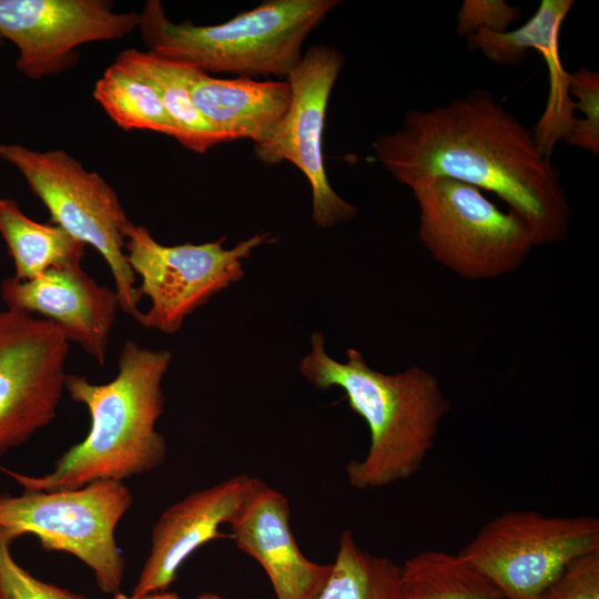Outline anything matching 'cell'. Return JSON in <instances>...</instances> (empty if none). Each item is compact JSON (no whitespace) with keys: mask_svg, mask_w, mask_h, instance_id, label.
I'll return each instance as SVG.
<instances>
[{"mask_svg":"<svg viewBox=\"0 0 599 599\" xmlns=\"http://www.w3.org/2000/svg\"><path fill=\"white\" fill-rule=\"evenodd\" d=\"M599 550L595 516L506 511L484 525L458 552L502 599H539L573 559Z\"/></svg>","mask_w":599,"mask_h":599,"instance_id":"cell-8","label":"cell"},{"mask_svg":"<svg viewBox=\"0 0 599 599\" xmlns=\"http://www.w3.org/2000/svg\"><path fill=\"white\" fill-rule=\"evenodd\" d=\"M0 158L18 169L55 225L100 253L112 273L120 309L140 323L142 296L125 255L132 222L113 187L63 150L0 144Z\"/></svg>","mask_w":599,"mask_h":599,"instance_id":"cell-5","label":"cell"},{"mask_svg":"<svg viewBox=\"0 0 599 599\" xmlns=\"http://www.w3.org/2000/svg\"><path fill=\"white\" fill-rule=\"evenodd\" d=\"M69 347L52 322L0 311V457L55 417Z\"/></svg>","mask_w":599,"mask_h":599,"instance_id":"cell-10","label":"cell"},{"mask_svg":"<svg viewBox=\"0 0 599 599\" xmlns=\"http://www.w3.org/2000/svg\"><path fill=\"white\" fill-rule=\"evenodd\" d=\"M419 207L418 236L444 267L469 281L518 270L536 246L527 224L501 211L484 191L453 179L412 189Z\"/></svg>","mask_w":599,"mask_h":599,"instance_id":"cell-6","label":"cell"},{"mask_svg":"<svg viewBox=\"0 0 599 599\" xmlns=\"http://www.w3.org/2000/svg\"><path fill=\"white\" fill-rule=\"evenodd\" d=\"M93 98L121 129L166 134L176 140L177 129L156 89L132 70L113 62L95 82Z\"/></svg>","mask_w":599,"mask_h":599,"instance_id":"cell-21","label":"cell"},{"mask_svg":"<svg viewBox=\"0 0 599 599\" xmlns=\"http://www.w3.org/2000/svg\"><path fill=\"white\" fill-rule=\"evenodd\" d=\"M569 93L577 101L575 109L581 118L575 119L566 141L575 146L599 153V74L586 67L569 74Z\"/></svg>","mask_w":599,"mask_h":599,"instance_id":"cell-24","label":"cell"},{"mask_svg":"<svg viewBox=\"0 0 599 599\" xmlns=\"http://www.w3.org/2000/svg\"><path fill=\"white\" fill-rule=\"evenodd\" d=\"M1 298L7 308L35 313L52 322L69 342L79 344L104 366L119 297L81 265L49 268L27 281L8 277L1 283Z\"/></svg>","mask_w":599,"mask_h":599,"instance_id":"cell-14","label":"cell"},{"mask_svg":"<svg viewBox=\"0 0 599 599\" xmlns=\"http://www.w3.org/2000/svg\"><path fill=\"white\" fill-rule=\"evenodd\" d=\"M139 24L140 12H116L109 0H0V37L17 47L16 68L33 80L74 67L80 45L122 39Z\"/></svg>","mask_w":599,"mask_h":599,"instance_id":"cell-12","label":"cell"},{"mask_svg":"<svg viewBox=\"0 0 599 599\" xmlns=\"http://www.w3.org/2000/svg\"><path fill=\"white\" fill-rule=\"evenodd\" d=\"M225 236L203 244L163 245L142 226L131 224L126 232L125 255L135 276L138 291L151 301L141 325L165 334L176 333L184 319L216 293L238 282L242 260L260 245L271 242L257 234L225 250Z\"/></svg>","mask_w":599,"mask_h":599,"instance_id":"cell-9","label":"cell"},{"mask_svg":"<svg viewBox=\"0 0 599 599\" xmlns=\"http://www.w3.org/2000/svg\"><path fill=\"white\" fill-rule=\"evenodd\" d=\"M196 599H229L215 593H202Z\"/></svg>","mask_w":599,"mask_h":599,"instance_id":"cell-28","label":"cell"},{"mask_svg":"<svg viewBox=\"0 0 599 599\" xmlns=\"http://www.w3.org/2000/svg\"><path fill=\"white\" fill-rule=\"evenodd\" d=\"M539 599H599V550L570 561Z\"/></svg>","mask_w":599,"mask_h":599,"instance_id":"cell-25","label":"cell"},{"mask_svg":"<svg viewBox=\"0 0 599 599\" xmlns=\"http://www.w3.org/2000/svg\"><path fill=\"white\" fill-rule=\"evenodd\" d=\"M132 501L131 490L118 480L58 491L0 495V528L18 538L34 535L45 550L74 556L91 569L99 589L114 596L124 578V557L115 529Z\"/></svg>","mask_w":599,"mask_h":599,"instance_id":"cell-7","label":"cell"},{"mask_svg":"<svg viewBox=\"0 0 599 599\" xmlns=\"http://www.w3.org/2000/svg\"><path fill=\"white\" fill-rule=\"evenodd\" d=\"M311 343L300 364L302 375L318 389L341 388L369 429L367 454L346 465L351 486L383 488L415 475L450 409L437 378L419 366L380 373L355 348H347V361L341 363L326 353L321 333H314Z\"/></svg>","mask_w":599,"mask_h":599,"instance_id":"cell-3","label":"cell"},{"mask_svg":"<svg viewBox=\"0 0 599 599\" xmlns=\"http://www.w3.org/2000/svg\"><path fill=\"white\" fill-rule=\"evenodd\" d=\"M399 566L362 549L343 530L331 576L317 599H398Z\"/></svg>","mask_w":599,"mask_h":599,"instance_id":"cell-22","label":"cell"},{"mask_svg":"<svg viewBox=\"0 0 599 599\" xmlns=\"http://www.w3.org/2000/svg\"><path fill=\"white\" fill-rule=\"evenodd\" d=\"M2 40H3V39L0 37V47L2 45Z\"/></svg>","mask_w":599,"mask_h":599,"instance_id":"cell-29","label":"cell"},{"mask_svg":"<svg viewBox=\"0 0 599 599\" xmlns=\"http://www.w3.org/2000/svg\"><path fill=\"white\" fill-rule=\"evenodd\" d=\"M337 3L268 0L220 24L196 26L171 21L159 0H149L139 30L148 52L207 74L286 78L307 35Z\"/></svg>","mask_w":599,"mask_h":599,"instance_id":"cell-4","label":"cell"},{"mask_svg":"<svg viewBox=\"0 0 599 599\" xmlns=\"http://www.w3.org/2000/svg\"><path fill=\"white\" fill-rule=\"evenodd\" d=\"M171 359L170 351H153L126 341L111 382L94 384L84 376L67 374L64 389L90 415L85 438L62 454L45 475L0 469L32 491L74 489L98 480L122 481L156 469L167 454L155 425L164 410L162 380Z\"/></svg>","mask_w":599,"mask_h":599,"instance_id":"cell-2","label":"cell"},{"mask_svg":"<svg viewBox=\"0 0 599 599\" xmlns=\"http://www.w3.org/2000/svg\"><path fill=\"white\" fill-rule=\"evenodd\" d=\"M190 92L195 106L223 142H261L284 118L291 103L286 79H222L193 69Z\"/></svg>","mask_w":599,"mask_h":599,"instance_id":"cell-17","label":"cell"},{"mask_svg":"<svg viewBox=\"0 0 599 599\" xmlns=\"http://www.w3.org/2000/svg\"><path fill=\"white\" fill-rule=\"evenodd\" d=\"M262 479L235 475L196 490L167 507L153 526L151 548L132 595L165 591L184 561L204 544L227 537L220 526L232 524Z\"/></svg>","mask_w":599,"mask_h":599,"instance_id":"cell-13","label":"cell"},{"mask_svg":"<svg viewBox=\"0 0 599 599\" xmlns=\"http://www.w3.org/2000/svg\"><path fill=\"white\" fill-rule=\"evenodd\" d=\"M519 10L502 0H466L457 16V32L469 35L479 29L504 32L519 19Z\"/></svg>","mask_w":599,"mask_h":599,"instance_id":"cell-26","label":"cell"},{"mask_svg":"<svg viewBox=\"0 0 599 599\" xmlns=\"http://www.w3.org/2000/svg\"><path fill=\"white\" fill-rule=\"evenodd\" d=\"M0 234L18 280H32L49 268L81 265L87 245L59 225L27 216L11 199H0Z\"/></svg>","mask_w":599,"mask_h":599,"instance_id":"cell-19","label":"cell"},{"mask_svg":"<svg viewBox=\"0 0 599 599\" xmlns=\"http://www.w3.org/2000/svg\"><path fill=\"white\" fill-rule=\"evenodd\" d=\"M373 148L410 189L446 177L496 194L529 227L536 246L568 237L571 209L558 169L524 126L488 91L446 105L409 110Z\"/></svg>","mask_w":599,"mask_h":599,"instance_id":"cell-1","label":"cell"},{"mask_svg":"<svg viewBox=\"0 0 599 599\" xmlns=\"http://www.w3.org/2000/svg\"><path fill=\"white\" fill-rule=\"evenodd\" d=\"M114 61L144 78L156 89L177 129L176 141L184 148L196 153H205L223 142L192 100L190 92L192 68L136 49L120 52Z\"/></svg>","mask_w":599,"mask_h":599,"instance_id":"cell-18","label":"cell"},{"mask_svg":"<svg viewBox=\"0 0 599 599\" xmlns=\"http://www.w3.org/2000/svg\"><path fill=\"white\" fill-rule=\"evenodd\" d=\"M113 599H183L176 592L159 591L143 596L125 595L118 592L113 596Z\"/></svg>","mask_w":599,"mask_h":599,"instance_id":"cell-27","label":"cell"},{"mask_svg":"<svg viewBox=\"0 0 599 599\" xmlns=\"http://www.w3.org/2000/svg\"><path fill=\"white\" fill-rule=\"evenodd\" d=\"M231 539L265 570L276 599H317L333 564H316L300 549L287 498L261 481L231 524Z\"/></svg>","mask_w":599,"mask_h":599,"instance_id":"cell-15","label":"cell"},{"mask_svg":"<svg viewBox=\"0 0 599 599\" xmlns=\"http://www.w3.org/2000/svg\"><path fill=\"white\" fill-rule=\"evenodd\" d=\"M344 59L333 47H312L285 78L291 88L288 110L275 129L254 144L267 165L294 164L307 179L313 196V220L329 227L353 219L357 209L331 186L323 159V131L328 99Z\"/></svg>","mask_w":599,"mask_h":599,"instance_id":"cell-11","label":"cell"},{"mask_svg":"<svg viewBox=\"0 0 599 599\" xmlns=\"http://www.w3.org/2000/svg\"><path fill=\"white\" fill-rule=\"evenodd\" d=\"M572 4V0H542L535 14L519 28L504 32L479 29L467 40L469 50H478L499 64L521 63L531 49L542 55L548 69L549 94L532 133L546 155H551L556 143L566 139L575 121L569 73L559 53L560 29Z\"/></svg>","mask_w":599,"mask_h":599,"instance_id":"cell-16","label":"cell"},{"mask_svg":"<svg viewBox=\"0 0 599 599\" xmlns=\"http://www.w3.org/2000/svg\"><path fill=\"white\" fill-rule=\"evenodd\" d=\"M16 539V535L0 528V599H91L31 575L11 555Z\"/></svg>","mask_w":599,"mask_h":599,"instance_id":"cell-23","label":"cell"},{"mask_svg":"<svg viewBox=\"0 0 599 599\" xmlns=\"http://www.w3.org/2000/svg\"><path fill=\"white\" fill-rule=\"evenodd\" d=\"M398 599H502L459 554L424 550L399 566Z\"/></svg>","mask_w":599,"mask_h":599,"instance_id":"cell-20","label":"cell"}]
</instances>
